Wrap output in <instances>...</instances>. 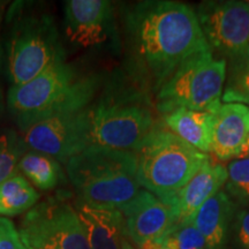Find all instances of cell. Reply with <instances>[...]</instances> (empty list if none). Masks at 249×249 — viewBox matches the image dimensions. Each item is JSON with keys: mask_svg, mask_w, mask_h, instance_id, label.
I'll use <instances>...</instances> for the list:
<instances>
[{"mask_svg": "<svg viewBox=\"0 0 249 249\" xmlns=\"http://www.w3.org/2000/svg\"><path fill=\"white\" fill-rule=\"evenodd\" d=\"M126 33L136 67L156 92L187 59L211 51L195 11L183 2H138L126 14Z\"/></svg>", "mask_w": 249, "mask_h": 249, "instance_id": "6da1fadb", "label": "cell"}, {"mask_svg": "<svg viewBox=\"0 0 249 249\" xmlns=\"http://www.w3.org/2000/svg\"><path fill=\"white\" fill-rule=\"evenodd\" d=\"M102 86V75L80 73L64 55L33 80L11 86L6 104L23 132L45 118L88 107Z\"/></svg>", "mask_w": 249, "mask_h": 249, "instance_id": "7a4b0ae2", "label": "cell"}, {"mask_svg": "<svg viewBox=\"0 0 249 249\" xmlns=\"http://www.w3.org/2000/svg\"><path fill=\"white\" fill-rule=\"evenodd\" d=\"M65 166L80 204L123 211L141 191L134 151L90 145Z\"/></svg>", "mask_w": 249, "mask_h": 249, "instance_id": "3957f363", "label": "cell"}, {"mask_svg": "<svg viewBox=\"0 0 249 249\" xmlns=\"http://www.w3.org/2000/svg\"><path fill=\"white\" fill-rule=\"evenodd\" d=\"M91 145L134 151L154 128L147 96L118 80L104 87L89 107Z\"/></svg>", "mask_w": 249, "mask_h": 249, "instance_id": "277c9868", "label": "cell"}, {"mask_svg": "<svg viewBox=\"0 0 249 249\" xmlns=\"http://www.w3.org/2000/svg\"><path fill=\"white\" fill-rule=\"evenodd\" d=\"M135 155L141 188L164 202L211 161L209 155L192 147L165 124H155Z\"/></svg>", "mask_w": 249, "mask_h": 249, "instance_id": "5b68a950", "label": "cell"}, {"mask_svg": "<svg viewBox=\"0 0 249 249\" xmlns=\"http://www.w3.org/2000/svg\"><path fill=\"white\" fill-rule=\"evenodd\" d=\"M22 4L14 2L7 18L6 61L12 86L33 80L65 55L54 18L45 12L26 9Z\"/></svg>", "mask_w": 249, "mask_h": 249, "instance_id": "8992f818", "label": "cell"}, {"mask_svg": "<svg viewBox=\"0 0 249 249\" xmlns=\"http://www.w3.org/2000/svg\"><path fill=\"white\" fill-rule=\"evenodd\" d=\"M226 74V60L211 51L193 55L156 93L157 110L164 116L177 108L213 113L222 104Z\"/></svg>", "mask_w": 249, "mask_h": 249, "instance_id": "52a82bcc", "label": "cell"}, {"mask_svg": "<svg viewBox=\"0 0 249 249\" xmlns=\"http://www.w3.org/2000/svg\"><path fill=\"white\" fill-rule=\"evenodd\" d=\"M18 233L26 249H90L76 209L61 195L39 202L27 211Z\"/></svg>", "mask_w": 249, "mask_h": 249, "instance_id": "ba28073f", "label": "cell"}, {"mask_svg": "<svg viewBox=\"0 0 249 249\" xmlns=\"http://www.w3.org/2000/svg\"><path fill=\"white\" fill-rule=\"evenodd\" d=\"M195 13L211 51L232 62L249 58V2L204 1Z\"/></svg>", "mask_w": 249, "mask_h": 249, "instance_id": "9c48e42d", "label": "cell"}, {"mask_svg": "<svg viewBox=\"0 0 249 249\" xmlns=\"http://www.w3.org/2000/svg\"><path fill=\"white\" fill-rule=\"evenodd\" d=\"M89 107L33 124L23 130L24 143L34 151L49 155L59 163L66 164L71 157L91 145Z\"/></svg>", "mask_w": 249, "mask_h": 249, "instance_id": "30bf717a", "label": "cell"}, {"mask_svg": "<svg viewBox=\"0 0 249 249\" xmlns=\"http://www.w3.org/2000/svg\"><path fill=\"white\" fill-rule=\"evenodd\" d=\"M65 9V35L71 44L90 49L101 46L113 29V5L107 0H67Z\"/></svg>", "mask_w": 249, "mask_h": 249, "instance_id": "8fae6325", "label": "cell"}, {"mask_svg": "<svg viewBox=\"0 0 249 249\" xmlns=\"http://www.w3.org/2000/svg\"><path fill=\"white\" fill-rule=\"evenodd\" d=\"M128 240L136 246L160 241L176 226V217L169 204L157 196L141 189L123 210Z\"/></svg>", "mask_w": 249, "mask_h": 249, "instance_id": "7c38bea8", "label": "cell"}, {"mask_svg": "<svg viewBox=\"0 0 249 249\" xmlns=\"http://www.w3.org/2000/svg\"><path fill=\"white\" fill-rule=\"evenodd\" d=\"M227 181V170L209 161L172 197L165 201L176 217V226L192 222L193 217L210 197L222 191ZM174 226V227H176Z\"/></svg>", "mask_w": 249, "mask_h": 249, "instance_id": "4fadbf2b", "label": "cell"}, {"mask_svg": "<svg viewBox=\"0 0 249 249\" xmlns=\"http://www.w3.org/2000/svg\"><path fill=\"white\" fill-rule=\"evenodd\" d=\"M211 152L219 160H238L249 135V107L223 103L213 112Z\"/></svg>", "mask_w": 249, "mask_h": 249, "instance_id": "5bb4252c", "label": "cell"}, {"mask_svg": "<svg viewBox=\"0 0 249 249\" xmlns=\"http://www.w3.org/2000/svg\"><path fill=\"white\" fill-rule=\"evenodd\" d=\"M236 209L230 196L222 189L196 211L192 223L204 238L207 249H224Z\"/></svg>", "mask_w": 249, "mask_h": 249, "instance_id": "9a60e30c", "label": "cell"}, {"mask_svg": "<svg viewBox=\"0 0 249 249\" xmlns=\"http://www.w3.org/2000/svg\"><path fill=\"white\" fill-rule=\"evenodd\" d=\"M76 211L85 225L90 249H121L127 236L123 211L97 209L80 203Z\"/></svg>", "mask_w": 249, "mask_h": 249, "instance_id": "2e32d148", "label": "cell"}, {"mask_svg": "<svg viewBox=\"0 0 249 249\" xmlns=\"http://www.w3.org/2000/svg\"><path fill=\"white\" fill-rule=\"evenodd\" d=\"M164 124L192 147L204 154L211 152L213 114L210 112L177 108L165 114Z\"/></svg>", "mask_w": 249, "mask_h": 249, "instance_id": "e0dca14e", "label": "cell"}, {"mask_svg": "<svg viewBox=\"0 0 249 249\" xmlns=\"http://www.w3.org/2000/svg\"><path fill=\"white\" fill-rule=\"evenodd\" d=\"M18 170L40 191H51L64 181L60 163L51 156L38 151H26L18 161Z\"/></svg>", "mask_w": 249, "mask_h": 249, "instance_id": "ac0fdd59", "label": "cell"}, {"mask_svg": "<svg viewBox=\"0 0 249 249\" xmlns=\"http://www.w3.org/2000/svg\"><path fill=\"white\" fill-rule=\"evenodd\" d=\"M39 194L21 173H15L0 185V217L26 213L35 207Z\"/></svg>", "mask_w": 249, "mask_h": 249, "instance_id": "d6986e66", "label": "cell"}, {"mask_svg": "<svg viewBox=\"0 0 249 249\" xmlns=\"http://www.w3.org/2000/svg\"><path fill=\"white\" fill-rule=\"evenodd\" d=\"M226 194L236 207H249V157L230 161L226 167Z\"/></svg>", "mask_w": 249, "mask_h": 249, "instance_id": "ffe728a7", "label": "cell"}, {"mask_svg": "<svg viewBox=\"0 0 249 249\" xmlns=\"http://www.w3.org/2000/svg\"><path fill=\"white\" fill-rule=\"evenodd\" d=\"M224 86L222 101L249 105V58L232 62Z\"/></svg>", "mask_w": 249, "mask_h": 249, "instance_id": "44dd1931", "label": "cell"}, {"mask_svg": "<svg viewBox=\"0 0 249 249\" xmlns=\"http://www.w3.org/2000/svg\"><path fill=\"white\" fill-rule=\"evenodd\" d=\"M24 140L14 130L0 134V185L18 173V161L26 152Z\"/></svg>", "mask_w": 249, "mask_h": 249, "instance_id": "7402d4cb", "label": "cell"}, {"mask_svg": "<svg viewBox=\"0 0 249 249\" xmlns=\"http://www.w3.org/2000/svg\"><path fill=\"white\" fill-rule=\"evenodd\" d=\"M160 242L171 249H207L204 238L192 222L173 227Z\"/></svg>", "mask_w": 249, "mask_h": 249, "instance_id": "603a6c76", "label": "cell"}, {"mask_svg": "<svg viewBox=\"0 0 249 249\" xmlns=\"http://www.w3.org/2000/svg\"><path fill=\"white\" fill-rule=\"evenodd\" d=\"M229 238L232 239L234 249H249V207H236Z\"/></svg>", "mask_w": 249, "mask_h": 249, "instance_id": "cb8c5ba5", "label": "cell"}, {"mask_svg": "<svg viewBox=\"0 0 249 249\" xmlns=\"http://www.w3.org/2000/svg\"><path fill=\"white\" fill-rule=\"evenodd\" d=\"M0 249H26L18 230L5 217H0Z\"/></svg>", "mask_w": 249, "mask_h": 249, "instance_id": "d4e9b609", "label": "cell"}, {"mask_svg": "<svg viewBox=\"0 0 249 249\" xmlns=\"http://www.w3.org/2000/svg\"><path fill=\"white\" fill-rule=\"evenodd\" d=\"M136 249H171V248L167 247L166 245L161 244L160 241H151L140 246V247H138Z\"/></svg>", "mask_w": 249, "mask_h": 249, "instance_id": "484cf974", "label": "cell"}, {"mask_svg": "<svg viewBox=\"0 0 249 249\" xmlns=\"http://www.w3.org/2000/svg\"><path fill=\"white\" fill-rule=\"evenodd\" d=\"M7 5H8L7 1H1V0H0V26H1L2 18L5 17V12H6V8H7Z\"/></svg>", "mask_w": 249, "mask_h": 249, "instance_id": "4316f807", "label": "cell"}, {"mask_svg": "<svg viewBox=\"0 0 249 249\" xmlns=\"http://www.w3.org/2000/svg\"><path fill=\"white\" fill-rule=\"evenodd\" d=\"M246 157H249V135H248L247 140H246L245 147H244V149H242V152L239 158H246Z\"/></svg>", "mask_w": 249, "mask_h": 249, "instance_id": "83f0119b", "label": "cell"}, {"mask_svg": "<svg viewBox=\"0 0 249 249\" xmlns=\"http://www.w3.org/2000/svg\"><path fill=\"white\" fill-rule=\"evenodd\" d=\"M121 249H135L132 242L128 240V238H124L123 240V244H121Z\"/></svg>", "mask_w": 249, "mask_h": 249, "instance_id": "f1b7e54d", "label": "cell"}, {"mask_svg": "<svg viewBox=\"0 0 249 249\" xmlns=\"http://www.w3.org/2000/svg\"><path fill=\"white\" fill-rule=\"evenodd\" d=\"M5 111V101H4V95H2L1 87H0V116L4 113Z\"/></svg>", "mask_w": 249, "mask_h": 249, "instance_id": "f546056e", "label": "cell"}, {"mask_svg": "<svg viewBox=\"0 0 249 249\" xmlns=\"http://www.w3.org/2000/svg\"><path fill=\"white\" fill-rule=\"evenodd\" d=\"M1 62H2V51H1V46H0V67H1Z\"/></svg>", "mask_w": 249, "mask_h": 249, "instance_id": "4dcf8cb0", "label": "cell"}]
</instances>
